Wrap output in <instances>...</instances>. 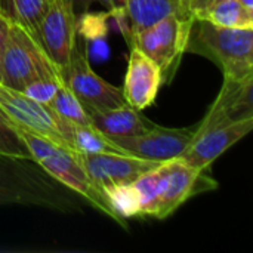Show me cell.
<instances>
[{
    "instance_id": "cell-27",
    "label": "cell",
    "mask_w": 253,
    "mask_h": 253,
    "mask_svg": "<svg viewBox=\"0 0 253 253\" xmlns=\"http://www.w3.org/2000/svg\"><path fill=\"white\" fill-rule=\"evenodd\" d=\"M99 1L105 9L116 13H123L126 7V0H99Z\"/></svg>"
},
{
    "instance_id": "cell-25",
    "label": "cell",
    "mask_w": 253,
    "mask_h": 253,
    "mask_svg": "<svg viewBox=\"0 0 253 253\" xmlns=\"http://www.w3.org/2000/svg\"><path fill=\"white\" fill-rule=\"evenodd\" d=\"M218 1H221V0H185L184 7L193 15V18H196L200 12L209 9L211 6L216 4Z\"/></svg>"
},
{
    "instance_id": "cell-18",
    "label": "cell",
    "mask_w": 253,
    "mask_h": 253,
    "mask_svg": "<svg viewBox=\"0 0 253 253\" xmlns=\"http://www.w3.org/2000/svg\"><path fill=\"white\" fill-rule=\"evenodd\" d=\"M163 178L165 169L163 163H160L156 168L139 175L132 182L139 202V216H153L157 219L163 191Z\"/></svg>"
},
{
    "instance_id": "cell-6",
    "label": "cell",
    "mask_w": 253,
    "mask_h": 253,
    "mask_svg": "<svg viewBox=\"0 0 253 253\" xmlns=\"http://www.w3.org/2000/svg\"><path fill=\"white\" fill-rule=\"evenodd\" d=\"M0 108L10 122L73 151L70 145V125L62 122L49 105L0 83Z\"/></svg>"
},
{
    "instance_id": "cell-29",
    "label": "cell",
    "mask_w": 253,
    "mask_h": 253,
    "mask_svg": "<svg viewBox=\"0 0 253 253\" xmlns=\"http://www.w3.org/2000/svg\"><path fill=\"white\" fill-rule=\"evenodd\" d=\"M245 6H248L249 9H253V0H240Z\"/></svg>"
},
{
    "instance_id": "cell-16",
    "label": "cell",
    "mask_w": 253,
    "mask_h": 253,
    "mask_svg": "<svg viewBox=\"0 0 253 253\" xmlns=\"http://www.w3.org/2000/svg\"><path fill=\"white\" fill-rule=\"evenodd\" d=\"M49 7V0H0V15L39 39L40 22Z\"/></svg>"
},
{
    "instance_id": "cell-28",
    "label": "cell",
    "mask_w": 253,
    "mask_h": 253,
    "mask_svg": "<svg viewBox=\"0 0 253 253\" xmlns=\"http://www.w3.org/2000/svg\"><path fill=\"white\" fill-rule=\"evenodd\" d=\"M93 1H95V0H71V6H73V10H74L76 16H77V18H79V16H83V15L89 10L90 4H92Z\"/></svg>"
},
{
    "instance_id": "cell-14",
    "label": "cell",
    "mask_w": 253,
    "mask_h": 253,
    "mask_svg": "<svg viewBox=\"0 0 253 253\" xmlns=\"http://www.w3.org/2000/svg\"><path fill=\"white\" fill-rule=\"evenodd\" d=\"M162 83L163 74L159 65L138 47L132 46L122 89L125 101L133 108L142 111L156 101Z\"/></svg>"
},
{
    "instance_id": "cell-22",
    "label": "cell",
    "mask_w": 253,
    "mask_h": 253,
    "mask_svg": "<svg viewBox=\"0 0 253 253\" xmlns=\"http://www.w3.org/2000/svg\"><path fill=\"white\" fill-rule=\"evenodd\" d=\"M114 213L125 225V219L139 216V202L132 184H119L102 188Z\"/></svg>"
},
{
    "instance_id": "cell-4",
    "label": "cell",
    "mask_w": 253,
    "mask_h": 253,
    "mask_svg": "<svg viewBox=\"0 0 253 253\" xmlns=\"http://www.w3.org/2000/svg\"><path fill=\"white\" fill-rule=\"evenodd\" d=\"M22 162L0 159V206L31 205L65 211L68 202L40 172L28 169Z\"/></svg>"
},
{
    "instance_id": "cell-19",
    "label": "cell",
    "mask_w": 253,
    "mask_h": 253,
    "mask_svg": "<svg viewBox=\"0 0 253 253\" xmlns=\"http://www.w3.org/2000/svg\"><path fill=\"white\" fill-rule=\"evenodd\" d=\"M176 10H185L179 0H126L125 7L130 30L144 28Z\"/></svg>"
},
{
    "instance_id": "cell-5",
    "label": "cell",
    "mask_w": 253,
    "mask_h": 253,
    "mask_svg": "<svg viewBox=\"0 0 253 253\" xmlns=\"http://www.w3.org/2000/svg\"><path fill=\"white\" fill-rule=\"evenodd\" d=\"M62 83L82 102L86 111L107 110L125 104L120 87L108 83L90 67L89 56L76 42L71 56L65 67L61 68Z\"/></svg>"
},
{
    "instance_id": "cell-10",
    "label": "cell",
    "mask_w": 253,
    "mask_h": 253,
    "mask_svg": "<svg viewBox=\"0 0 253 253\" xmlns=\"http://www.w3.org/2000/svg\"><path fill=\"white\" fill-rule=\"evenodd\" d=\"M39 42L61 71L77 42V16L71 0H49L39 27Z\"/></svg>"
},
{
    "instance_id": "cell-9",
    "label": "cell",
    "mask_w": 253,
    "mask_h": 253,
    "mask_svg": "<svg viewBox=\"0 0 253 253\" xmlns=\"http://www.w3.org/2000/svg\"><path fill=\"white\" fill-rule=\"evenodd\" d=\"M163 191L157 219H166L193 196L218 188V182L209 170L194 169L181 157L163 162Z\"/></svg>"
},
{
    "instance_id": "cell-20",
    "label": "cell",
    "mask_w": 253,
    "mask_h": 253,
    "mask_svg": "<svg viewBox=\"0 0 253 253\" xmlns=\"http://www.w3.org/2000/svg\"><path fill=\"white\" fill-rule=\"evenodd\" d=\"M70 145L74 153H123L108 136L93 126L70 125ZM126 154V153H125Z\"/></svg>"
},
{
    "instance_id": "cell-15",
    "label": "cell",
    "mask_w": 253,
    "mask_h": 253,
    "mask_svg": "<svg viewBox=\"0 0 253 253\" xmlns=\"http://www.w3.org/2000/svg\"><path fill=\"white\" fill-rule=\"evenodd\" d=\"M92 126L105 136H133L141 135L154 126L153 122L145 119L139 110L127 102L107 110L87 111Z\"/></svg>"
},
{
    "instance_id": "cell-3",
    "label": "cell",
    "mask_w": 253,
    "mask_h": 253,
    "mask_svg": "<svg viewBox=\"0 0 253 253\" xmlns=\"http://www.w3.org/2000/svg\"><path fill=\"white\" fill-rule=\"evenodd\" d=\"M40 79L62 82L59 68L49 58L39 39L12 24L0 59V83L21 92L27 84Z\"/></svg>"
},
{
    "instance_id": "cell-21",
    "label": "cell",
    "mask_w": 253,
    "mask_h": 253,
    "mask_svg": "<svg viewBox=\"0 0 253 253\" xmlns=\"http://www.w3.org/2000/svg\"><path fill=\"white\" fill-rule=\"evenodd\" d=\"M49 107L55 111V114L68 125L79 126H92V120L82 105V102L71 93V90L62 83L56 93L53 95Z\"/></svg>"
},
{
    "instance_id": "cell-24",
    "label": "cell",
    "mask_w": 253,
    "mask_h": 253,
    "mask_svg": "<svg viewBox=\"0 0 253 253\" xmlns=\"http://www.w3.org/2000/svg\"><path fill=\"white\" fill-rule=\"evenodd\" d=\"M61 84H62V82H59V80L40 79V80H36V82L27 84L21 92L24 95H27L28 98L37 101V102L49 105L52 98H53V95L56 93V90H58V87Z\"/></svg>"
},
{
    "instance_id": "cell-12",
    "label": "cell",
    "mask_w": 253,
    "mask_h": 253,
    "mask_svg": "<svg viewBox=\"0 0 253 253\" xmlns=\"http://www.w3.org/2000/svg\"><path fill=\"white\" fill-rule=\"evenodd\" d=\"M253 129V117L221 125L194 135L181 159L194 169L211 170L212 163Z\"/></svg>"
},
{
    "instance_id": "cell-30",
    "label": "cell",
    "mask_w": 253,
    "mask_h": 253,
    "mask_svg": "<svg viewBox=\"0 0 253 253\" xmlns=\"http://www.w3.org/2000/svg\"><path fill=\"white\" fill-rule=\"evenodd\" d=\"M179 1H181V3H182V6H184V4H185V0H179ZM184 9H185V7H184ZM185 10H187V9H185Z\"/></svg>"
},
{
    "instance_id": "cell-7",
    "label": "cell",
    "mask_w": 253,
    "mask_h": 253,
    "mask_svg": "<svg viewBox=\"0 0 253 253\" xmlns=\"http://www.w3.org/2000/svg\"><path fill=\"white\" fill-rule=\"evenodd\" d=\"M36 165L42 168L52 179L80 194L95 209H98L99 212H102L104 215L110 216L122 225L120 219L117 218L111 205L108 203L104 191L90 181L89 175L80 165L77 153L58 147L52 154L37 160Z\"/></svg>"
},
{
    "instance_id": "cell-2",
    "label": "cell",
    "mask_w": 253,
    "mask_h": 253,
    "mask_svg": "<svg viewBox=\"0 0 253 253\" xmlns=\"http://www.w3.org/2000/svg\"><path fill=\"white\" fill-rule=\"evenodd\" d=\"M194 18L188 10H176L162 19L132 30L130 44L154 61L163 74V82H170L187 52Z\"/></svg>"
},
{
    "instance_id": "cell-13",
    "label": "cell",
    "mask_w": 253,
    "mask_h": 253,
    "mask_svg": "<svg viewBox=\"0 0 253 253\" xmlns=\"http://www.w3.org/2000/svg\"><path fill=\"white\" fill-rule=\"evenodd\" d=\"M253 77L236 80L224 77L221 92L211 105L205 119L196 126L194 135H199L212 127L252 119L253 117Z\"/></svg>"
},
{
    "instance_id": "cell-17",
    "label": "cell",
    "mask_w": 253,
    "mask_h": 253,
    "mask_svg": "<svg viewBox=\"0 0 253 253\" xmlns=\"http://www.w3.org/2000/svg\"><path fill=\"white\" fill-rule=\"evenodd\" d=\"M194 19L209 21L225 28H253V9L240 0H221L200 12Z\"/></svg>"
},
{
    "instance_id": "cell-8",
    "label": "cell",
    "mask_w": 253,
    "mask_h": 253,
    "mask_svg": "<svg viewBox=\"0 0 253 253\" xmlns=\"http://www.w3.org/2000/svg\"><path fill=\"white\" fill-rule=\"evenodd\" d=\"M194 130L196 127L169 129L154 125L141 135L108 138L126 154L163 163L182 156L194 136Z\"/></svg>"
},
{
    "instance_id": "cell-23",
    "label": "cell",
    "mask_w": 253,
    "mask_h": 253,
    "mask_svg": "<svg viewBox=\"0 0 253 253\" xmlns=\"http://www.w3.org/2000/svg\"><path fill=\"white\" fill-rule=\"evenodd\" d=\"M0 159L31 160L28 150L13 130L10 119L0 108Z\"/></svg>"
},
{
    "instance_id": "cell-26",
    "label": "cell",
    "mask_w": 253,
    "mask_h": 253,
    "mask_svg": "<svg viewBox=\"0 0 253 253\" xmlns=\"http://www.w3.org/2000/svg\"><path fill=\"white\" fill-rule=\"evenodd\" d=\"M10 22L0 15V59H1V55H3V49L6 46V42H7V37H9V31H10Z\"/></svg>"
},
{
    "instance_id": "cell-11",
    "label": "cell",
    "mask_w": 253,
    "mask_h": 253,
    "mask_svg": "<svg viewBox=\"0 0 253 253\" xmlns=\"http://www.w3.org/2000/svg\"><path fill=\"white\" fill-rule=\"evenodd\" d=\"M77 159L90 181L101 190L110 185L132 184L139 175L160 165L125 153H77Z\"/></svg>"
},
{
    "instance_id": "cell-1",
    "label": "cell",
    "mask_w": 253,
    "mask_h": 253,
    "mask_svg": "<svg viewBox=\"0 0 253 253\" xmlns=\"http://www.w3.org/2000/svg\"><path fill=\"white\" fill-rule=\"evenodd\" d=\"M187 50L212 59L224 77H253V28H225L194 19Z\"/></svg>"
}]
</instances>
